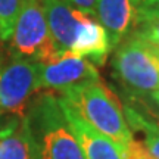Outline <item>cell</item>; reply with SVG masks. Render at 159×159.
<instances>
[{"label": "cell", "mask_w": 159, "mask_h": 159, "mask_svg": "<svg viewBox=\"0 0 159 159\" xmlns=\"http://www.w3.org/2000/svg\"><path fill=\"white\" fill-rule=\"evenodd\" d=\"M63 102L96 131L124 150L133 139L118 99L100 81L62 91Z\"/></svg>", "instance_id": "obj_1"}, {"label": "cell", "mask_w": 159, "mask_h": 159, "mask_svg": "<svg viewBox=\"0 0 159 159\" xmlns=\"http://www.w3.org/2000/svg\"><path fill=\"white\" fill-rule=\"evenodd\" d=\"M28 121L35 142V159H84L59 97L41 94L31 108Z\"/></svg>", "instance_id": "obj_2"}, {"label": "cell", "mask_w": 159, "mask_h": 159, "mask_svg": "<svg viewBox=\"0 0 159 159\" xmlns=\"http://www.w3.org/2000/svg\"><path fill=\"white\" fill-rule=\"evenodd\" d=\"M112 71L134 102L159 96V55L155 46L134 35L127 37L115 50Z\"/></svg>", "instance_id": "obj_3"}, {"label": "cell", "mask_w": 159, "mask_h": 159, "mask_svg": "<svg viewBox=\"0 0 159 159\" xmlns=\"http://www.w3.org/2000/svg\"><path fill=\"white\" fill-rule=\"evenodd\" d=\"M11 40L15 55L27 61L49 63L59 57L52 43L41 0H22Z\"/></svg>", "instance_id": "obj_4"}, {"label": "cell", "mask_w": 159, "mask_h": 159, "mask_svg": "<svg viewBox=\"0 0 159 159\" xmlns=\"http://www.w3.org/2000/svg\"><path fill=\"white\" fill-rule=\"evenodd\" d=\"M40 89V63L24 57H12L0 66V109L24 118V108L31 94Z\"/></svg>", "instance_id": "obj_5"}, {"label": "cell", "mask_w": 159, "mask_h": 159, "mask_svg": "<svg viewBox=\"0 0 159 159\" xmlns=\"http://www.w3.org/2000/svg\"><path fill=\"white\" fill-rule=\"evenodd\" d=\"M100 81L96 66L84 57L63 55L49 63H40V89H53L61 93L72 87Z\"/></svg>", "instance_id": "obj_6"}, {"label": "cell", "mask_w": 159, "mask_h": 159, "mask_svg": "<svg viewBox=\"0 0 159 159\" xmlns=\"http://www.w3.org/2000/svg\"><path fill=\"white\" fill-rule=\"evenodd\" d=\"M41 6L57 56L68 55L90 15L63 0H41Z\"/></svg>", "instance_id": "obj_7"}, {"label": "cell", "mask_w": 159, "mask_h": 159, "mask_svg": "<svg viewBox=\"0 0 159 159\" xmlns=\"http://www.w3.org/2000/svg\"><path fill=\"white\" fill-rule=\"evenodd\" d=\"M139 0H97L94 16L109 37L111 49H116L137 27Z\"/></svg>", "instance_id": "obj_8"}, {"label": "cell", "mask_w": 159, "mask_h": 159, "mask_svg": "<svg viewBox=\"0 0 159 159\" xmlns=\"http://www.w3.org/2000/svg\"><path fill=\"white\" fill-rule=\"evenodd\" d=\"M59 100H61L69 128L72 130L80 146H81L84 159H122L121 150L112 140H109L108 137H105L93 127H90L61 97H59Z\"/></svg>", "instance_id": "obj_9"}, {"label": "cell", "mask_w": 159, "mask_h": 159, "mask_svg": "<svg viewBox=\"0 0 159 159\" xmlns=\"http://www.w3.org/2000/svg\"><path fill=\"white\" fill-rule=\"evenodd\" d=\"M111 43L106 31L100 24L90 16L80 31L75 44L69 55L84 57L93 65H103L111 53Z\"/></svg>", "instance_id": "obj_10"}, {"label": "cell", "mask_w": 159, "mask_h": 159, "mask_svg": "<svg viewBox=\"0 0 159 159\" xmlns=\"http://www.w3.org/2000/svg\"><path fill=\"white\" fill-rule=\"evenodd\" d=\"M0 159H35V142L28 116L22 122L11 124L0 130Z\"/></svg>", "instance_id": "obj_11"}, {"label": "cell", "mask_w": 159, "mask_h": 159, "mask_svg": "<svg viewBox=\"0 0 159 159\" xmlns=\"http://www.w3.org/2000/svg\"><path fill=\"white\" fill-rule=\"evenodd\" d=\"M124 115L127 119V124L130 128H134L136 131L143 134V142L150 150V153L155 156V159H159V134L149 127L146 118L140 114L137 109L131 108L128 105L124 106Z\"/></svg>", "instance_id": "obj_12"}, {"label": "cell", "mask_w": 159, "mask_h": 159, "mask_svg": "<svg viewBox=\"0 0 159 159\" xmlns=\"http://www.w3.org/2000/svg\"><path fill=\"white\" fill-rule=\"evenodd\" d=\"M22 0H0V40L11 39Z\"/></svg>", "instance_id": "obj_13"}, {"label": "cell", "mask_w": 159, "mask_h": 159, "mask_svg": "<svg viewBox=\"0 0 159 159\" xmlns=\"http://www.w3.org/2000/svg\"><path fill=\"white\" fill-rule=\"evenodd\" d=\"M131 35H134L137 39L143 40L149 44L155 46L156 49H159V18L137 24V27L131 33Z\"/></svg>", "instance_id": "obj_14"}, {"label": "cell", "mask_w": 159, "mask_h": 159, "mask_svg": "<svg viewBox=\"0 0 159 159\" xmlns=\"http://www.w3.org/2000/svg\"><path fill=\"white\" fill-rule=\"evenodd\" d=\"M121 155H122V159H155L144 142L137 140L134 137L131 139L128 146L124 150H121Z\"/></svg>", "instance_id": "obj_15"}, {"label": "cell", "mask_w": 159, "mask_h": 159, "mask_svg": "<svg viewBox=\"0 0 159 159\" xmlns=\"http://www.w3.org/2000/svg\"><path fill=\"white\" fill-rule=\"evenodd\" d=\"M63 2L69 3L71 6H74L78 11L84 12L90 16H94V9H96L97 0H63Z\"/></svg>", "instance_id": "obj_16"}, {"label": "cell", "mask_w": 159, "mask_h": 159, "mask_svg": "<svg viewBox=\"0 0 159 159\" xmlns=\"http://www.w3.org/2000/svg\"><path fill=\"white\" fill-rule=\"evenodd\" d=\"M156 18H159V5L140 7L137 12V24L143 22V21H149V19H156Z\"/></svg>", "instance_id": "obj_17"}, {"label": "cell", "mask_w": 159, "mask_h": 159, "mask_svg": "<svg viewBox=\"0 0 159 159\" xmlns=\"http://www.w3.org/2000/svg\"><path fill=\"white\" fill-rule=\"evenodd\" d=\"M139 111V109H137ZM140 114H143V116L146 118V121H148L149 127L152 128L153 131H156L159 134V116L156 114H155L153 111H149V109H144V111H139Z\"/></svg>", "instance_id": "obj_18"}, {"label": "cell", "mask_w": 159, "mask_h": 159, "mask_svg": "<svg viewBox=\"0 0 159 159\" xmlns=\"http://www.w3.org/2000/svg\"><path fill=\"white\" fill-rule=\"evenodd\" d=\"M152 5H159V0H139V9Z\"/></svg>", "instance_id": "obj_19"}, {"label": "cell", "mask_w": 159, "mask_h": 159, "mask_svg": "<svg viewBox=\"0 0 159 159\" xmlns=\"http://www.w3.org/2000/svg\"><path fill=\"white\" fill-rule=\"evenodd\" d=\"M153 102H155V103H156V105H158V106H159V96H158V97H155V99H153Z\"/></svg>", "instance_id": "obj_20"}, {"label": "cell", "mask_w": 159, "mask_h": 159, "mask_svg": "<svg viewBox=\"0 0 159 159\" xmlns=\"http://www.w3.org/2000/svg\"><path fill=\"white\" fill-rule=\"evenodd\" d=\"M158 55H159V49H158Z\"/></svg>", "instance_id": "obj_21"}]
</instances>
